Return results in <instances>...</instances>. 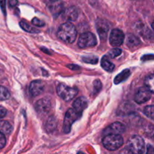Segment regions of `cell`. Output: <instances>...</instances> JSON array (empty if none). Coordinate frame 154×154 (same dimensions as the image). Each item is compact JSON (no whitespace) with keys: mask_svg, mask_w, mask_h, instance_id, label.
Segmentation results:
<instances>
[{"mask_svg":"<svg viewBox=\"0 0 154 154\" xmlns=\"http://www.w3.org/2000/svg\"><path fill=\"white\" fill-rule=\"evenodd\" d=\"M57 36L66 43H73L77 37V30L75 25L71 22L62 24L57 31Z\"/></svg>","mask_w":154,"mask_h":154,"instance_id":"6da1fadb","label":"cell"},{"mask_svg":"<svg viewBox=\"0 0 154 154\" xmlns=\"http://www.w3.org/2000/svg\"><path fill=\"white\" fill-rule=\"evenodd\" d=\"M103 146L110 151H114L123 144V139L120 135H106L102 140Z\"/></svg>","mask_w":154,"mask_h":154,"instance_id":"7a4b0ae2","label":"cell"},{"mask_svg":"<svg viewBox=\"0 0 154 154\" xmlns=\"http://www.w3.org/2000/svg\"><path fill=\"white\" fill-rule=\"evenodd\" d=\"M57 91L59 96L66 102H69V101L73 99L78 93V90L77 88L71 87L66 84H63V83L59 84Z\"/></svg>","mask_w":154,"mask_h":154,"instance_id":"3957f363","label":"cell"},{"mask_svg":"<svg viewBox=\"0 0 154 154\" xmlns=\"http://www.w3.org/2000/svg\"><path fill=\"white\" fill-rule=\"evenodd\" d=\"M127 149L129 153L141 154L144 152V141L141 137L133 135L129 139L127 143Z\"/></svg>","mask_w":154,"mask_h":154,"instance_id":"277c9868","label":"cell"},{"mask_svg":"<svg viewBox=\"0 0 154 154\" xmlns=\"http://www.w3.org/2000/svg\"><path fill=\"white\" fill-rule=\"evenodd\" d=\"M81 115L82 114L77 112L74 108H69L65 114L64 121H63V132L65 133H69L72 124L77 120H78Z\"/></svg>","mask_w":154,"mask_h":154,"instance_id":"5b68a950","label":"cell"},{"mask_svg":"<svg viewBox=\"0 0 154 154\" xmlns=\"http://www.w3.org/2000/svg\"><path fill=\"white\" fill-rule=\"evenodd\" d=\"M97 44L96 36L92 32H84L80 36L78 42V45L80 48H91V47L96 46Z\"/></svg>","mask_w":154,"mask_h":154,"instance_id":"8992f818","label":"cell"},{"mask_svg":"<svg viewBox=\"0 0 154 154\" xmlns=\"http://www.w3.org/2000/svg\"><path fill=\"white\" fill-rule=\"evenodd\" d=\"M152 92L147 87H141L138 90L135 95V101L138 104H143L150 99L152 96Z\"/></svg>","mask_w":154,"mask_h":154,"instance_id":"52a82bcc","label":"cell"},{"mask_svg":"<svg viewBox=\"0 0 154 154\" xmlns=\"http://www.w3.org/2000/svg\"><path fill=\"white\" fill-rule=\"evenodd\" d=\"M124 37V34L121 30L118 29H114L111 31V35H110V44L114 47L120 46L123 43Z\"/></svg>","mask_w":154,"mask_h":154,"instance_id":"ba28073f","label":"cell"},{"mask_svg":"<svg viewBox=\"0 0 154 154\" xmlns=\"http://www.w3.org/2000/svg\"><path fill=\"white\" fill-rule=\"evenodd\" d=\"M35 111L38 114L44 115L47 114L51 109V101L46 98L41 99L40 100L38 101L35 105Z\"/></svg>","mask_w":154,"mask_h":154,"instance_id":"9c48e42d","label":"cell"},{"mask_svg":"<svg viewBox=\"0 0 154 154\" xmlns=\"http://www.w3.org/2000/svg\"><path fill=\"white\" fill-rule=\"evenodd\" d=\"M109 29L110 26L108 21L103 19L97 20V21H96V29H97L99 37L102 41L106 39Z\"/></svg>","mask_w":154,"mask_h":154,"instance_id":"30bf717a","label":"cell"},{"mask_svg":"<svg viewBox=\"0 0 154 154\" xmlns=\"http://www.w3.org/2000/svg\"><path fill=\"white\" fill-rule=\"evenodd\" d=\"M124 126L121 123H120V122H115V123H111L106 129H105L103 134L105 135H110V134H113V135H121L122 133L124 132Z\"/></svg>","mask_w":154,"mask_h":154,"instance_id":"8fae6325","label":"cell"},{"mask_svg":"<svg viewBox=\"0 0 154 154\" xmlns=\"http://www.w3.org/2000/svg\"><path fill=\"white\" fill-rule=\"evenodd\" d=\"M45 90V84L41 80H35L32 81L29 85V93L32 96H39Z\"/></svg>","mask_w":154,"mask_h":154,"instance_id":"7c38bea8","label":"cell"},{"mask_svg":"<svg viewBox=\"0 0 154 154\" xmlns=\"http://www.w3.org/2000/svg\"><path fill=\"white\" fill-rule=\"evenodd\" d=\"M48 5L50 11L54 17L60 16L64 10L63 3L60 0H54V1L48 3Z\"/></svg>","mask_w":154,"mask_h":154,"instance_id":"4fadbf2b","label":"cell"},{"mask_svg":"<svg viewBox=\"0 0 154 154\" xmlns=\"http://www.w3.org/2000/svg\"><path fill=\"white\" fill-rule=\"evenodd\" d=\"M78 14H79L78 9L75 6H72V7L66 8V10H63L62 14H63V18L65 20L68 21V22H72L78 19Z\"/></svg>","mask_w":154,"mask_h":154,"instance_id":"5bb4252c","label":"cell"},{"mask_svg":"<svg viewBox=\"0 0 154 154\" xmlns=\"http://www.w3.org/2000/svg\"><path fill=\"white\" fill-rule=\"evenodd\" d=\"M87 106H88V101L84 96L78 98L73 102V108L80 114H82L83 111L87 108Z\"/></svg>","mask_w":154,"mask_h":154,"instance_id":"9a60e30c","label":"cell"},{"mask_svg":"<svg viewBox=\"0 0 154 154\" xmlns=\"http://www.w3.org/2000/svg\"><path fill=\"white\" fill-rule=\"evenodd\" d=\"M131 75V72L129 69H125V70L122 71L120 74L117 75L115 77L114 80V82L115 84H119L120 83L123 82L124 81H126V79H128L129 76Z\"/></svg>","mask_w":154,"mask_h":154,"instance_id":"2e32d148","label":"cell"},{"mask_svg":"<svg viewBox=\"0 0 154 154\" xmlns=\"http://www.w3.org/2000/svg\"><path fill=\"white\" fill-rule=\"evenodd\" d=\"M11 124L7 120H0V132L4 135H10L12 132Z\"/></svg>","mask_w":154,"mask_h":154,"instance_id":"e0dca14e","label":"cell"},{"mask_svg":"<svg viewBox=\"0 0 154 154\" xmlns=\"http://www.w3.org/2000/svg\"><path fill=\"white\" fill-rule=\"evenodd\" d=\"M126 43L129 48H135L141 43L139 38L133 34H129L126 38Z\"/></svg>","mask_w":154,"mask_h":154,"instance_id":"ac0fdd59","label":"cell"},{"mask_svg":"<svg viewBox=\"0 0 154 154\" xmlns=\"http://www.w3.org/2000/svg\"><path fill=\"white\" fill-rule=\"evenodd\" d=\"M101 66H102V69H105L106 72H113V70L115 68V66H114V63H111L109 60L108 59L107 57H103L101 60Z\"/></svg>","mask_w":154,"mask_h":154,"instance_id":"d6986e66","label":"cell"},{"mask_svg":"<svg viewBox=\"0 0 154 154\" xmlns=\"http://www.w3.org/2000/svg\"><path fill=\"white\" fill-rule=\"evenodd\" d=\"M57 126V120L55 117H50L45 124V129L48 132H51L56 129Z\"/></svg>","mask_w":154,"mask_h":154,"instance_id":"ffe728a7","label":"cell"},{"mask_svg":"<svg viewBox=\"0 0 154 154\" xmlns=\"http://www.w3.org/2000/svg\"><path fill=\"white\" fill-rule=\"evenodd\" d=\"M20 27L23 29L25 30L26 32H28L29 33H38L39 32H40L38 29L31 26L29 24L26 23L24 22V21H20Z\"/></svg>","mask_w":154,"mask_h":154,"instance_id":"44dd1931","label":"cell"},{"mask_svg":"<svg viewBox=\"0 0 154 154\" xmlns=\"http://www.w3.org/2000/svg\"><path fill=\"white\" fill-rule=\"evenodd\" d=\"M153 75H150L145 78V81H144V85L145 87H147V89L150 90L152 93H153Z\"/></svg>","mask_w":154,"mask_h":154,"instance_id":"7402d4cb","label":"cell"},{"mask_svg":"<svg viewBox=\"0 0 154 154\" xmlns=\"http://www.w3.org/2000/svg\"><path fill=\"white\" fill-rule=\"evenodd\" d=\"M9 98H10V93L8 89L0 85V101L7 100Z\"/></svg>","mask_w":154,"mask_h":154,"instance_id":"603a6c76","label":"cell"},{"mask_svg":"<svg viewBox=\"0 0 154 154\" xmlns=\"http://www.w3.org/2000/svg\"><path fill=\"white\" fill-rule=\"evenodd\" d=\"M82 60L84 63H90V64H96L99 61L98 58L94 56H87V57H83Z\"/></svg>","mask_w":154,"mask_h":154,"instance_id":"cb8c5ba5","label":"cell"},{"mask_svg":"<svg viewBox=\"0 0 154 154\" xmlns=\"http://www.w3.org/2000/svg\"><path fill=\"white\" fill-rule=\"evenodd\" d=\"M144 114L150 119H153V105H148L144 109Z\"/></svg>","mask_w":154,"mask_h":154,"instance_id":"d4e9b609","label":"cell"},{"mask_svg":"<svg viewBox=\"0 0 154 154\" xmlns=\"http://www.w3.org/2000/svg\"><path fill=\"white\" fill-rule=\"evenodd\" d=\"M121 54L122 51L120 48H114V49L111 50V51L108 52V56H109L111 58H115V57H119Z\"/></svg>","mask_w":154,"mask_h":154,"instance_id":"484cf974","label":"cell"},{"mask_svg":"<svg viewBox=\"0 0 154 154\" xmlns=\"http://www.w3.org/2000/svg\"><path fill=\"white\" fill-rule=\"evenodd\" d=\"M93 87H94V90H95V93H97L102 90V82H101L100 80H96L94 81V83H93Z\"/></svg>","mask_w":154,"mask_h":154,"instance_id":"4316f807","label":"cell"},{"mask_svg":"<svg viewBox=\"0 0 154 154\" xmlns=\"http://www.w3.org/2000/svg\"><path fill=\"white\" fill-rule=\"evenodd\" d=\"M32 23L33 25L37 27H42L45 25V22H43L42 20H41L40 19L37 17H34L32 19Z\"/></svg>","mask_w":154,"mask_h":154,"instance_id":"83f0119b","label":"cell"},{"mask_svg":"<svg viewBox=\"0 0 154 154\" xmlns=\"http://www.w3.org/2000/svg\"><path fill=\"white\" fill-rule=\"evenodd\" d=\"M6 144V138L5 137L4 134L0 132V149L3 148L5 146Z\"/></svg>","mask_w":154,"mask_h":154,"instance_id":"f1b7e54d","label":"cell"},{"mask_svg":"<svg viewBox=\"0 0 154 154\" xmlns=\"http://www.w3.org/2000/svg\"><path fill=\"white\" fill-rule=\"evenodd\" d=\"M5 5H6V0H0V6L2 10L3 14L5 15L6 14V11H5Z\"/></svg>","mask_w":154,"mask_h":154,"instance_id":"f546056e","label":"cell"},{"mask_svg":"<svg viewBox=\"0 0 154 154\" xmlns=\"http://www.w3.org/2000/svg\"><path fill=\"white\" fill-rule=\"evenodd\" d=\"M7 114V111L5 108L2 106H0V119L3 118Z\"/></svg>","mask_w":154,"mask_h":154,"instance_id":"4dcf8cb0","label":"cell"},{"mask_svg":"<svg viewBox=\"0 0 154 154\" xmlns=\"http://www.w3.org/2000/svg\"><path fill=\"white\" fill-rule=\"evenodd\" d=\"M18 1L17 0H8V5L11 8H14L17 5Z\"/></svg>","mask_w":154,"mask_h":154,"instance_id":"1f68e13d","label":"cell"},{"mask_svg":"<svg viewBox=\"0 0 154 154\" xmlns=\"http://www.w3.org/2000/svg\"><path fill=\"white\" fill-rule=\"evenodd\" d=\"M68 67L70 68V69H73V70H75V69H80L79 66H72V65H71V66H68Z\"/></svg>","mask_w":154,"mask_h":154,"instance_id":"d6a6232c","label":"cell"},{"mask_svg":"<svg viewBox=\"0 0 154 154\" xmlns=\"http://www.w3.org/2000/svg\"><path fill=\"white\" fill-rule=\"evenodd\" d=\"M53 1H54V0H45V2H46L47 3H49V2H53Z\"/></svg>","mask_w":154,"mask_h":154,"instance_id":"836d02e7","label":"cell"}]
</instances>
